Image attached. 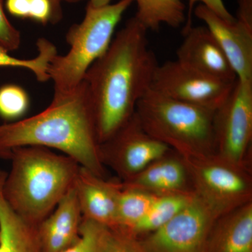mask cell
<instances>
[{
  "mask_svg": "<svg viewBox=\"0 0 252 252\" xmlns=\"http://www.w3.org/2000/svg\"><path fill=\"white\" fill-rule=\"evenodd\" d=\"M54 149L81 167L105 177L94 107L85 81L65 95L54 97L42 112L18 122L0 124V158L18 147Z\"/></svg>",
  "mask_w": 252,
  "mask_h": 252,
  "instance_id": "7a4b0ae2",
  "label": "cell"
},
{
  "mask_svg": "<svg viewBox=\"0 0 252 252\" xmlns=\"http://www.w3.org/2000/svg\"><path fill=\"white\" fill-rule=\"evenodd\" d=\"M215 112L152 89L139 100L135 110L149 135L185 159L215 154Z\"/></svg>",
  "mask_w": 252,
  "mask_h": 252,
  "instance_id": "277c9868",
  "label": "cell"
},
{
  "mask_svg": "<svg viewBox=\"0 0 252 252\" xmlns=\"http://www.w3.org/2000/svg\"><path fill=\"white\" fill-rule=\"evenodd\" d=\"M61 1H65L67 2H77V1H81V0H61Z\"/></svg>",
  "mask_w": 252,
  "mask_h": 252,
  "instance_id": "1f68e13d",
  "label": "cell"
},
{
  "mask_svg": "<svg viewBox=\"0 0 252 252\" xmlns=\"http://www.w3.org/2000/svg\"><path fill=\"white\" fill-rule=\"evenodd\" d=\"M83 218L117 229V208L122 189L120 180H107L81 167L74 184Z\"/></svg>",
  "mask_w": 252,
  "mask_h": 252,
  "instance_id": "4fadbf2b",
  "label": "cell"
},
{
  "mask_svg": "<svg viewBox=\"0 0 252 252\" xmlns=\"http://www.w3.org/2000/svg\"><path fill=\"white\" fill-rule=\"evenodd\" d=\"M194 193H172L157 195L148 213L134 227L129 235L140 239L158 229L185 208Z\"/></svg>",
  "mask_w": 252,
  "mask_h": 252,
  "instance_id": "d6986e66",
  "label": "cell"
},
{
  "mask_svg": "<svg viewBox=\"0 0 252 252\" xmlns=\"http://www.w3.org/2000/svg\"><path fill=\"white\" fill-rule=\"evenodd\" d=\"M185 160L194 193L220 215L252 202L250 170L235 166L215 154Z\"/></svg>",
  "mask_w": 252,
  "mask_h": 252,
  "instance_id": "52a82bcc",
  "label": "cell"
},
{
  "mask_svg": "<svg viewBox=\"0 0 252 252\" xmlns=\"http://www.w3.org/2000/svg\"><path fill=\"white\" fill-rule=\"evenodd\" d=\"M215 155L252 171V81L237 79L214 117Z\"/></svg>",
  "mask_w": 252,
  "mask_h": 252,
  "instance_id": "8992f818",
  "label": "cell"
},
{
  "mask_svg": "<svg viewBox=\"0 0 252 252\" xmlns=\"http://www.w3.org/2000/svg\"><path fill=\"white\" fill-rule=\"evenodd\" d=\"M99 149L104 166L114 170L122 182L130 180L172 150L144 130L135 113Z\"/></svg>",
  "mask_w": 252,
  "mask_h": 252,
  "instance_id": "9c48e42d",
  "label": "cell"
},
{
  "mask_svg": "<svg viewBox=\"0 0 252 252\" xmlns=\"http://www.w3.org/2000/svg\"><path fill=\"white\" fill-rule=\"evenodd\" d=\"M112 0H89L88 5L94 8H100L111 4Z\"/></svg>",
  "mask_w": 252,
  "mask_h": 252,
  "instance_id": "4dcf8cb0",
  "label": "cell"
},
{
  "mask_svg": "<svg viewBox=\"0 0 252 252\" xmlns=\"http://www.w3.org/2000/svg\"><path fill=\"white\" fill-rule=\"evenodd\" d=\"M8 160L3 196L30 224L37 227L75 184L80 165L72 158L46 147L14 149Z\"/></svg>",
  "mask_w": 252,
  "mask_h": 252,
  "instance_id": "3957f363",
  "label": "cell"
},
{
  "mask_svg": "<svg viewBox=\"0 0 252 252\" xmlns=\"http://www.w3.org/2000/svg\"><path fill=\"white\" fill-rule=\"evenodd\" d=\"M235 82L208 77L176 60L158 64L151 89L176 100L216 111L228 97Z\"/></svg>",
  "mask_w": 252,
  "mask_h": 252,
  "instance_id": "30bf717a",
  "label": "cell"
},
{
  "mask_svg": "<svg viewBox=\"0 0 252 252\" xmlns=\"http://www.w3.org/2000/svg\"><path fill=\"white\" fill-rule=\"evenodd\" d=\"M200 2L209 9L213 11L217 16L223 18L227 21H234L235 18L233 16L228 9L225 7L223 0H189V18L185 28V31L189 29L191 26V14L193 13L194 6L196 3Z\"/></svg>",
  "mask_w": 252,
  "mask_h": 252,
  "instance_id": "d4e9b609",
  "label": "cell"
},
{
  "mask_svg": "<svg viewBox=\"0 0 252 252\" xmlns=\"http://www.w3.org/2000/svg\"><path fill=\"white\" fill-rule=\"evenodd\" d=\"M135 0H120L100 8L87 5L84 19L73 25L66 39L69 52L56 55L50 63L49 75L54 83V97L65 95L84 81L88 69L105 54L121 20Z\"/></svg>",
  "mask_w": 252,
  "mask_h": 252,
  "instance_id": "5b68a950",
  "label": "cell"
},
{
  "mask_svg": "<svg viewBox=\"0 0 252 252\" xmlns=\"http://www.w3.org/2000/svg\"><path fill=\"white\" fill-rule=\"evenodd\" d=\"M147 32L135 16L129 19L86 73L99 144L130 120L139 100L152 88L158 64Z\"/></svg>",
  "mask_w": 252,
  "mask_h": 252,
  "instance_id": "6da1fadb",
  "label": "cell"
},
{
  "mask_svg": "<svg viewBox=\"0 0 252 252\" xmlns=\"http://www.w3.org/2000/svg\"><path fill=\"white\" fill-rule=\"evenodd\" d=\"M35 65L34 60L19 59L13 57L8 51L0 47V67H21L31 70Z\"/></svg>",
  "mask_w": 252,
  "mask_h": 252,
  "instance_id": "4316f807",
  "label": "cell"
},
{
  "mask_svg": "<svg viewBox=\"0 0 252 252\" xmlns=\"http://www.w3.org/2000/svg\"><path fill=\"white\" fill-rule=\"evenodd\" d=\"M205 23L240 81H252V28L240 22L227 21L203 4L193 10Z\"/></svg>",
  "mask_w": 252,
  "mask_h": 252,
  "instance_id": "8fae6325",
  "label": "cell"
},
{
  "mask_svg": "<svg viewBox=\"0 0 252 252\" xmlns=\"http://www.w3.org/2000/svg\"><path fill=\"white\" fill-rule=\"evenodd\" d=\"M31 0H6L8 12L16 18H29Z\"/></svg>",
  "mask_w": 252,
  "mask_h": 252,
  "instance_id": "83f0119b",
  "label": "cell"
},
{
  "mask_svg": "<svg viewBox=\"0 0 252 252\" xmlns=\"http://www.w3.org/2000/svg\"><path fill=\"white\" fill-rule=\"evenodd\" d=\"M220 216L194 193L188 205L173 218L138 240L144 252H205L209 233Z\"/></svg>",
  "mask_w": 252,
  "mask_h": 252,
  "instance_id": "ba28073f",
  "label": "cell"
},
{
  "mask_svg": "<svg viewBox=\"0 0 252 252\" xmlns=\"http://www.w3.org/2000/svg\"><path fill=\"white\" fill-rule=\"evenodd\" d=\"M122 182L124 188L156 195L194 193L187 162L173 150L154 160L130 180Z\"/></svg>",
  "mask_w": 252,
  "mask_h": 252,
  "instance_id": "5bb4252c",
  "label": "cell"
},
{
  "mask_svg": "<svg viewBox=\"0 0 252 252\" xmlns=\"http://www.w3.org/2000/svg\"><path fill=\"white\" fill-rule=\"evenodd\" d=\"M177 51V61L208 77L234 83L236 74L223 50L206 26H190Z\"/></svg>",
  "mask_w": 252,
  "mask_h": 252,
  "instance_id": "7c38bea8",
  "label": "cell"
},
{
  "mask_svg": "<svg viewBox=\"0 0 252 252\" xmlns=\"http://www.w3.org/2000/svg\"><path fill=\"white\" fill-rule=\"evenodd\" d=\"M6 175L0 169V252H42L37 227L21 218L3 196Z\"/></svg>",
  "mask_w": 252,
  "mask_h": 252,
  "instance_id": "e0dca14e",
  "label": "cell"
},
{
  "mask_svg": "<svg viewBox=\"0 0 252 252\" xmlns=\"http://www.w3.org/2000/svg\"><path fill=\"white\" fill-rule=\"evenodd\" d=\"M30 105L29 96L24 89L16 84L0 87V117L6 122L23 117Z\"/></svg>",
  "mask_w": 252,
  "mask_h": 252,
  "instance_id": "7402d4cb",
  "label": "cell"
},
{
  "mask_svg": "<svg viewBox=\"0 0 252 252\" xmlns=\"http://www.w3.org/2000/svg\"><path fill=\"white\" fill-rule=\"evenodd\" d=\"M82 220L74 186L37 226L42 252H60L75 243L80 237Z\"/></svg>",
  "mask_w": 252,
  "mask_h": 252,
  "instance_id": "9a60e30c",
  "label": "cell"
},
{
  "mask_svg": "<svg viewBox=\"0 0 252 252\" xmlns=\"http://www.w3.org/2000/svg\"><path fill=\"white\" fill-rule=\"evenodd\" d=\"M235 18L252 28V0H238V13Z\"/></svg>",
  "mask_w": 252,
  "mask_h": 252,
  "instance_id": "f1b7e54d",
  "label": "cell"
},
{
  "mask_svg": "<svg viewBox=\"0 0 252 252\" xmlns=\"http://www.w3.org/2000/svg\"><path fill=\"white\" fill-rule=\"evenodd\" d=\"M52 6V16L50 23L56 24L61 21L63 18V11L61 8V0H49Z\"/></svg>",
  "mask_w": 252,
  "mask_h": 252,
  "instance_id": "f546056e",
  "label": "cell"
},
{
  "mask_svg": "<svg viewBox=\"0 0 252 252\" xmlns=\"http://www.w3.org/2000/svg\"><path fill=\"white\" fill-rule=\"evenodd\" d=\"M156 197L153 194L122 186L118 200L117 229L130 233L148 213Z\"/></svg>",
  "mask_w": 252,
  "mask_h": 252,
  "instance_id": "ffe728a7",
  "label": "cell"
},
{
  "mask_svg": "<svg viewBox=\"0 0 252 252\" xmlns=\"http://www.w3.org/2000/svg\"><path fill=\"white\" fill-rule=\"evenodd\" d=\"M21 44V33L9 22L0 0V47L5 51H15Z\"/></svg>",
  "mask_w": 252,
  "mask_h": 252,
  "instance_id": "cb8c5ba5",
  "label": "cell"
},
{
  "mask_svg": "<svg viewBox=\"0 0 252 252\" xmlns=\"http://www.w3.org/2000/svg\"><path fill=\"white\" fill-rule=\"evenodd\" d=\"M109 233L110 228L83 218L79 238L60 252H105Z\"/></svg>",
  "mask_w": 252,
  "mask_h": 252,
  "instance_id": "44dd1931",
  "label": "cell"
},
{
  "mask_svg": "<svg viewBox=\"0 0 252 252\" xmlns=\"http://www.w3.org/2000/svg\"><path fill=\"white\" fill-rule=\"evenodd\" d=\"M52 6L49 0H31L29 18L43 25L51 21Z\"/></svg>",
  "mask_w": 252,
  "mask_h": 252,
  "instance_id": "484cf974",
  "label": "cell"
},
{
  "mask_svg": "<svg viewBox=\"0 0 252 252\" xmlns=\"http://www.w3.org/2000/svg\"><path fill=\"white\" fill-rule=\"evenodd\" d=\"M135 17L147 31H157L162 25L180 27L186 21L185 5L181 0H135Z\"/></svg>",
  "mask_w": 252,
  "mask_h": 252,
  "instance_id": "ac0fdd59",
  "label": "cell"
},
{
  "mask_svg": "<svg viewBox=\"0 0 252 252\" xmlns=\"http://www.w3.org/2000/svg\"><path fill=\"white\" fill-rule=\"evenodd\" d=\"M105 252H144L138 239L122 230L110 229Z\"/></svg>",
  "mask_w": 252,
  "mask_h": 252,
  "instance_id": "603a6c76",
  "label": "cell"
},
{
  "mask_svg": "<svg viewBox=\"0 0 252 252\" xmlns=\"http://www.w3.org/2000/svg\"><path fill=\"white\" fill-rule=\"evenodd\" d=\"M205 252H252V202L217 218Z\"/></svg>",
  "mask_w": 252,
  "mask_h": 252,
  "instance_id": "2e32d148",
  "label": "cell"
}]
</instances>
